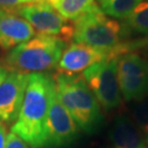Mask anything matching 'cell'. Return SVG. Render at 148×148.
Returning <instances> with one entry per match:
<instances>
[{"instance_id":"cell-1","label":"cell","mask_w":148,"mask_h":148,"mask_svg":"<svg viewBox=\"0 0 148 148\" xmlns=\"http://www.w3.org/2000/svg\"><path fill=\"white\" fill-rule=\"evenodd\" d=\"M55 92L52 75L43 72L29 74L21 109L11 127V132L21 138L32 148H42L44 145L47 115Z\"/></svg>"},{"instance_id":"cell-7","label":"cell","mask_w":148,"mask_h":148,"mask_svg":"<svg viewBox=\"0 0 148 148\" xmlns=\"http://www.w3.org/2000/svg\"><path fill=\"white\" fill-rule=\"evenodd\" d=\"M13 13L28 21L40 34L60 38L64 41L73 37V24L62 16L48 2L28 3L16 8Z\"/></svg>"},{"instance_id":"cell-16","label":"cell","mask_w":148,"mask_h":148,"mask_svg":"<svg viewBox=\"0 0 148 148\" xmlns=\"http://www.w3.org/2000/svg\"><path fill=\"white\" fill-rule=\"evenodd\" d=\"M136 126L148 144V98L138 101L133 109Z\"/></svg>"},{"instance_id":"cell-3","label":"cell","mask_w":148,"mask_h":148,"mask_svg":"<svg viewBox=\"0 0 148 148\" xmlns=\"http://www.w3.org/2000/svg\"><path fill=\"white\" fill-rule=\"evenodd\" d=\"M66 44L60 38L38 34L11 49L0 60V66L23 74L51 70L57 67Z\"/></svg>"},{"instance_id":"cell-5","label":"cell","mask_w":148,"mask_h":148,"mask_svg":"<svg viewBox=\"0 0 148 148\" xmlns=\"http://www.w3.org/2000/svg\"><path fill=\"white\" fill-rule=\"evenodd\" d=\"M83 78L106 111L118 107L122 95L117 80V57L109 58L84 70Z\"/></svg>"},{"instance_id":"cell-14","label":"cell","mask_w":148,"mask_h":148,"mask_svg":"<svg viewBox=\"0 0 148 148\" xmlns=\"http://www.w3.org/2000/svg\"><path fill=\"white\" fill-rule=\"evenodd\" d=\"M123 23L129 34L148 36V0H143Z\"/></svg>"},{"instance_id":"cell-17","label":"cell","mask_w":148,"mask_h":148,"mask_svg":"<svg viewBox=\"0 0 148 148\" xmlns=\"http://www.w3.org/2000/svg\"><path fill=\"white\" fill-rule=\"evenodd\" d=\"M5 148H30L27 143L14 133H9Z\"/></svg>"},{"instance_id":"cell-19","label":"cell","mask_w":148,"mask_h":148,"mask_svg":"<svg viewBox=\"0 0 148 148\" xmlns=\"http://www.w3.org/2000/svg\"><path fill=\"white\" fill-rule=\"evenodd\" d=\"M7 131L3 124L0 122V148H5L7 143Z\"/></svg>"},{"instance_id":"cell-12","label":"cell","mask_w":148,"mask_h":148,"mask_svg":"<svg viewBox=\"0 0 148 148\" xmlns=\"http://www.w3.org/2000/svg\"><path fill=\"white\" fill-rule=\"evenodd\" d=\"M114 148H148L136 124L126 115H117L110 130Z\"/></svg>"},{"instance_id":"cell-4","label":"cell","mask_w":148,"mask_h":148,"mask_svg":"<svg viewBox=\"0 0 148 148\" xmlns=\"http://www.w3.org/2000/svg\"><path fill=\"white\" fill-rule=\"evenodd\" d=\"M73 28L75 42L109 52L112 57L123 54L124 40L130 35L124 23L106 16L100 8L76 19Z\"/></svg>"},{"instance_id":"cell-11","label":"cell","mask_w":148,"mask_h":148,"mask_svg":"<svg viewBox=\"0 0 148 148\" xmlns=\"http://www.w3.org/2000/svg\"><path fill=\"white\" fill-rule=\"evenodd\" d=\"M36 34L28 21L10 11L0 10V48L13 49Z\"/></svg>"},{"instance_id":"cell-8","label":"cell","mask_w":148,"mask_h":148,"mask_svg":"<svg viewBox=\"0 0 148 148\" xmlns=\"http://www.w3.org/2000/svg\"><path fill=\"white\" fill-rule=\"evenodd\" d=\"M80 137V129L54 93L47 115L46 137L42 148H66Z\"/></svg>"},{"instance_id":"cell-20","label":"cell","mask_w":148,"mask_h":148,"mask_svg":"<svg viewBox=\"0 0 148 148\" xmlns=\"http://www.w3.org/2000/svg\"><path fill=\"white\" fill-rule=\"evenodd\" d=\"M9 71L7 69H5L4 67L0 66V85H1V83L4 81V79L7 77Z\"/></svg>"},{"instance_id":"cell-22","label":"cell","mask_w":148,"mask_h":148,"mask_svg":"<svg viewBox=\"0 0 148 148\" xmlns=\"http://www.w3.org/2000/svg\"><path fill=\"white\" fill-rule=\"evenodd\" d=\"M105 1L106 0H94V2H95L96 4H100V5H101L102 3H104Z\"/></svg>"},{"instance_id":"cell-21","label":"cell","mask_w":148,"mask_h":148,"mask_svg":"<svg viewBox=\"0 0 148 148\" xmlns=\"http://www.w3.org/2000/svg\"><path fill=\"white\" fill-rule=\"evenodd\" d=\"M32 3H40V2H48V0H31Z\"/></svg>"},{"instance_id":"cell-6","label":"cell","mask_w":148,"mask_h":148,"mask_svg":"<svg viewBox=\"0 0 148 148\" xmlns=\"http://www.w3.org/2000/svg\"><path fill=\"white\" fill-rule=\"evenodd\" d=\"M117 80L126 101H141L148 96V60L133 52L117 57Z\"/></svg>"},{"instance_id":"cell-18","label":"cell","mask_w":148,"mask_h":148,"mask_svg":"<svg viewBox=\"0 0 148 148\" xmlns=\"http://www.w3.org/2000/svg\"><path fill=\"white\" fill-rule=\"evenodd\" d=\"M32 3L31 0H0V10L14 12L21 5Z\"/></svg>"},{"instance_id":"cell-9","label":"cell","mask_w":148,"mask_h":148,"mask_svg":"<svg viewBox=\"0 0 148 148\" xmlns=\"http://www.w3.org/2000/svg\"><path fill=\"white\" fill-rule=\"evenodd\" d=\"M29 74L9 72L0 85V122L12 123L16 120L21 109Z\"/></svg>"},{"instance_id":"cell-10","label":"cell","mask_w":148,"mask_h":148,"mask_svg":"<svg viewBox=\"0 0 148 148\" xmlns=\"http://www.w3.org/2000/svg\"><path fill=\"white\" fill-rule=\"evenodd\" d=\"M112 57L109 52L103 51L83 43L74 42L64 50L57 64L58 72L76 74L84 71L92 64Z\"/></svg>"},{"instance_id":"cell-15","label":"cell","mask_w":148,"mask_h":148,"mask_svg":"<svg viewBox=\"0 0 148 148\" xmlns=\"http://www.w3.org/2000/svg\"><path fill=\"white\" fill-rule=\"evenodd\" d=\"M143 0H106L100 10L103 14L116 19H126Z\"/></svg>"},{"instance_id":"cell-2","label":"cell","mask_w":148,"mask_h":148,"mask_svg":"<svg viewBox=\"0 0 148 148\" xmlns=\"http://www.w3.org/2000/svg\"><path fill=\"white\" fill-rule=\"evenodd\" d=\"M59 101L71 115L79 129L96 134L103 125L99 103L82 75L58 72L53 75Z\"/></svg>"},{"instance_id":"cell-13","label":"cell","mask_w":148,"mask_h":148,"mask_svg":"<svg viewBox=\"0 0 148 148\" xmlns=\"http://www.w3.org/2000/svg\"><path fill=\"white\" fill-rule=\"evenodd\" d=\"M48 3L63 17L73 21L99 8L94 0H48Z\"/></svg>"}]
</instances>
